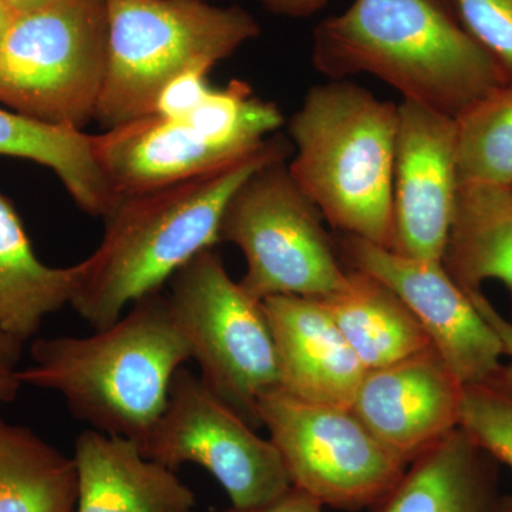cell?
<instances>
[{
  "instance_id": "22",
  "label": "cell",
  "mask_w": 512,
  "mask_h": 512,
  "mask_svg": "<svg viewBox=\"0 0 512 512\" xmlns=\"http://www.w3.org/2000/svg\"><path fill=\"white\" fill-rule=\"evenodd\" d=\"M77 493L73 457L0 416V512H74Z\"/></svg>"
},
{
  "instance_id": "13",
  "label": "cell",
  "mask_w": 512,
  "mask_h": 512,
  "mask_svg": "<svg viewBox=\"0 0 512 512\" xmlns=\"http://www.w3.org/2000/svg\"><path fill=\"white\" fill-rule=\"evenodd\" d=\"M464 384L433 346L366 370L350 409L406 463L457 429Z\"/></svg>"
},
{
  "instance_id": "9",
  "label": "cell",
  "mask_w": 512,
  "mask_h": 512,
  "mask_svg": "<svg viewBox=\"0 0 512 512\" xmlns=\"http://www.w3.org/2000/svg\"><path fill=\"white\" fill-rule=\"evenodd\" d=\"M258 416L293 487L323 507L376 505L409 466L350 407L306 402L276 387L259 399Z\"/></svg>"
},
{
  "instance_id": "5",
  "label": "cell",
  "mask_w": 512,
  "mask_h": 512,
  "mask_svg": "<svg viewBox=\"0 0 512 512\" xmlns=\"http://www.w3.org/2000/svg\"><path fill=\"white\" fill-rule=\"evenodd\" d=\"M107 72L96 119L111 128L153 113L178 74L214 69L261 33L239 6L205 0H106Z\"/></svg>"
},
{
  "instance_id": "4",
  "label": "cell",
  "mask_w": 512,
  "mask_h": 512,
  "mask_svg": "<svg viewBox=\"0 0 512 512\" xmlns=\"http://www.w3.org/2000/svg\"><path fill=\"white\" fill-rule=\"evenodd\" d=\"M397 104L349 80L312 87L289 120V173L326 224L392 249Z\"/></svg>"
},
{
  "instance_id": "21",
  "label": "cell",
  "mask_w": 512,
  "mask_h": 512,
  "mask_svg": "<svg viewBox=\"0 0 512 512\" xmlns=\"http://www.w3.org/2000/svg\"><path fill=\"white\" fill-rule=\"evenodd\" d=\"M0 156L49 168L74 204L92 217L106 218L119 202L97 160L93 134L80 128L53 126L0 109Z\"/></svg>"
},
{
  "instance_id": "14",
  "label": "cell",
  "mask_w": 512,
  "mask_h": 512,
  "mask_svg": "<svg viewBox=\"0 0 512 512\" xmlns=\"http://www.w3.org/2000/svg\"><path fill=\"white\" fill-rule=\"evenodd\" d=\"M93 140L101 170L119 200L211 173L249 156L207 136L187 119L157 114L107 128L93 134Z\"/></svg>"
},
{
  "instance_id": "19",
  "label": "cell",
  "mask_w": 512,
  "mask_h": 512,
  "mask_svg": "<svg viewBox=\"0 0 512 512\" xmlns=\"http://www.w3.org/2000/svg\"><path fill=\"white\" fill-rule=\"evenodd\" d=\"M322 301L366 370L392 365L431 346L409 306L376 276L348 268L343 288Z\"/></svg>"
},
{
  "instance_id": "11",
  "label": "cell",
  "mask_w": 512,
  "mask_h": 512,
  "mask_svg": "<svg viewBox=\"0 0 512 512\" xmlns=\"http://www.w3.org/2000/svg\"><path fill=\"white\" fill-rule=\"evenodd\" d=\"M336 244L346 268L376 276L403 299L461 383L480 382L503 363L497 333L441 261L407 258L353 235L339 234Z\"/></svg>"
},
{
  "instance_id": "12",
  "label": "cell",
  "mask_w": 512,
  "mask_h": 512,
  "mask_svg": "<svg viewBox=\"0 0 512 512\" xmlns=\"http://www.w3.org/2000/svg\"><path fill=\"white\" fill-rule=\"evenodd\" d=\"M397 111L389 251L441 261L460 187L457 120L410 100L397 104Z\"/></svg>"
},
{
  "instance_id": "20",
  "label": "cell",
  "mask_w": 512,
  "mask_h": 512,
  "mask_svg": "<svg viewBox=\"0 0 512 512\" xmlns=\"http://www.w3.org/2000/svg\"><path fill=\"white\" fill-rule=\"evenodd\" d=\"M76 269L37 258L12 201L0 194V332L26 343L72 298Z\"/></svg>"
},
{
  "instance_id": "6",
  "label": "cell",
  "mask_w": 512,
  "mask_h": 512,
  "mask_svg": "<svg viewBox=\"0 0 512 512\" xmlns=\"http://www.w3.org/2000/svg\"><path fill=\"white\" fill-rule=\"evenodd\" d=\"M107 47L106 0H55L16 15L0 35V104L83 130L96 119Z\"/></svg>"
},
{
  "instance_id": "23",
  "label": "cell",
  "mask_w": 512,
  "mask_h": 512,
  "mask_svg": "<svg viewBox=\"0 0 512 512\" xmlns=\"http://www.w3.org/2000/svg\"><path fill=\"white\" fill-rule=\"evenodd\" d=\"M458 183L512 185V84L457 117Z\"/></svg>"
},
{
  "instance_id": "25",
  "label": "cell",
  "mask_w": 512,
  "mask_h": 512,
  "mask_svg": "<svg viewBox=\"0 0 512 512\" xmlns=\"http://www.w3.org/2000/svg\"><path fill=\"white\" fill-rule=\"evenodd\" d=\"M474 39L494 57L512 84V0H454Z\"/></svg>"
},
{
  "instance_id": "10",
  "label": "cell",
  "mask_w": 512,
  "mask_h": 512,
  "mask_svg": "<svg viewBox=\"0 0 512 512\" xmlns=\"http://www.w3.org/2000/svg\"><path fill=\"white\" fill-rule=\"evenodd\" d=\"M187 367L175 373L167 404L140 444L144 456L175 470L197 464L210 471L239 511L279 500L293 487L269 439Z\"/></svg>"
},
{
  "instance_id": "27",
  "label": "cell",
  "mask_w": 512,
  "mask_h": 512,
  "mask_svg": "<svg viewBox=\"0 0 512 512\" xmlns=\"http://www.w3.org/2000/svg\"><path fill=\"white\" fill-rule=\"evenodd\" d=\"M23 345L18 339L0 332V404L16 400L25 384L20 379L19 362Z\"/></svg>"
},
{
  "instance_id": "17",
  "label": "cell",
  "mask_w": 512,
  "mask_h": 512,
  "mask_svg": "<svg viewBox=\"0 0 512 512\" xmlns=\"http://www.w3.org/2000/svg\"><path fill=\"white\" fill-rule=\"evenodd\" d=\"M441 264L467 295L491 279L512 291L511 187L460 184Z\"/></svg>"
},
{
  "instance_id": "1",
  "label": "cell",
  "mask_w": 512,
  "mask_h": 512,
  "mask_svg": "<svg viewBox=\"0 0 512 512\" xmlns=\"http://www.w3.org/2000/svg\"><path fill=\"white\" fill-rule=\"evenodd\" d=\"M291 140L274 134L255 153L211 173L120 198L104 218L92 255L74 265L70 305L96 330L109 328L138 299L220 241L228 202L255 171L291 158Z\"/></svg>"
},
{
  "instance_id": "16",
  "label": "cell",
  "mask_w": 512,
  "mask_h": 512,
  "mask_svg": "<svg viewBox=\"0 0 512 512\" xmlns=\"http://www.w3.org/2000/svg\"><path fill=\"white\" fill-rule=\"evenodd\" d=\"M77 512H192L195 495L136 441L97 430L74 444Z\"/></svg>"
},
{
  "instance_id": "28",
  "label": "cell",
  "mask_w": 512,
  "mask_h": 512,
  "mask_svg": "<svg viewBox=\"0 0 512 512\" xmlns=\"http://www.w3.org/2000/svg\"><path fill=\"white\" fill-rule=\"evenodd\" d=\"M468 296H470L471 301H473L480 315L487 320L488 325L497 333L498 338H500L501 343H503L505 356H510L512 359V322L504 318V316L495 309L493 303L485 298L483 292L473 293V295Z\"/></svg>"
},
{
  "instance_id": "31",
  "label": "cell",
  "mask_w": 512,
  "mask_h": 512,
  "mask_svg": "<svg viewBox=\"0 0 512 512\" xmlns=\"http://www.w3.org/2000/svg\"><path fill=\"white\" fill-rule=\"evenodd\" d=\"M3 2L13 12L20 15V13L32 12V10L43 8V6L49 5V3L55 2V0H3Z\"/></svg>"
},
{
  "instance_id": "2",
  "label": "cell",
  "mask_w": 512,
  "mask_h": 512,
  "mask_svg": "<svg viewBox=\"0 0 512 512\" xmlns=\"http://www.w3.org/2000/svg\"><path fill=\"white\" fill-rule=\"evenodd\" d=\"M312 63L330 80L372 74L454 119L511 84L454 0H355L313 30Z\"/></svg>"
},
{
  "instance_id": "29",
  "label": "cell",
  "mask_w": 512,
  "mask_h": 512,
  "mask_svg": "<svg viewBox=\"0 0 512 512\" xmlns=\"http://www.w3.org/2000/svg\"><path fill=\"white\" fill-rule=\"evenodd\" d=\"M323 505L318 500L306 494L305 491L292 487L285 495L272 504L256 510L239 511L232 508L228 512H322Z\"/></svg>"
},
{
  "instance_id": "33",
  "label": "cell",
  "mask_w": 512,
  "mask_h": 512,
  "mask_svg": "<svg viewBox=\"0 0 512 512\" xmlns=\"http://www.w3.org/2000/svg\"><path fill=\"white\" fill-rule=\"evenodd\" d=\"M497 512H512V498H510V500L504 501V503L498 507Z\"/></svg>"
},
{
  "instance_id": "7",
  "label": "cell",
  "mask_w": 512,
  "mask_h": 512,
  "mask_svg": "<svg viewBox=\"0 0 512 512\" xmlns=\"http://www.w3.org/2000/svg\"><path fill=\"white\" fill-rule=\"evenodd\" d=\"M288 160L255 171L222 217L220 241L241 249L247 262L239 285L259 302L272 296L325 299L348 279L336 238L293 180Z\"/></svg>"
},
{
  "instance_id": "30",
  "label": "cell",
  "mask_w": 512,
  "mask_h": 512,
  "mask_svg": "<svg viewBox=\"0 0 512 512\" xmlns=\"http://www.w3.org/2000/svg\"><path fill=\"white\" fill-rule=\"evenodd\" d=\"M269 12L288 18H309L316 15L329 0H259Z\"/></svg>"
},
{
  "instance_id": "26",
  "label": "cell",
  "mask_w": 512,
  "mask_h": 512,
  "mask_svg": "<svg viewBox=\"0 0 512 512\" xmlns=\"http://www.w3.org/2000/svg\"><path fill=\"white\" fill-rule=\"evenodd\" d=\"M210 69L194 67L178 74L171 82L165 84L164 89L158 94L153 113L164 119L180 120L191 114L200 106L211 90L208 82Z\"/></svg>"
},
{
  "instance_id": "32",
  "label": "cell",
  "mask_w": 512,
  "mask_h": 512,
  "mask_svg": "<svg viewBox=\"0 0 512 512\" xmlns=\"http://www.w3.org/2000/svg\"><path fill=\"white\" fill-rule=\"evenodd\" d=\"M16 15H18V13L13 12L3 0H0V35L9 28L10 23L13 22Z\"/></svg>"
},
{
  "instance_id": "8",
  "label": "cell",
  "mask_w": 512,
  "mask_h": 512,
  "mask_svg": "<svg viewBox=\"0 0 512 512\" xmlns=\"http://www.w3.org/2000/svg\"><path fill=\"white\" fill-rule=\"evenodd\" d=\"M170 282L168 301L202 382L259 429V399L279 387L274 336L262 302L229 276L214 248L194 256Z\"/></svg>"
},
{
  "instance_id": "15",
  "label": "cell",
  "mask_w": 512,
  "mask_h": 512,
  "mask_svg": "<svg viewBox=\"0 0 512 512\" xmlns=\"http://www.w3.org/2000/svg\"><path fill=\"white\" fill-rule=\"evenodd\" d=\"M278 357L279 389L306 402L352 407L366 369L322 299L262 301Z\"/></svg>"
},
{
  "instance_id": "35",
  "label": "cell",
  "mask_w": 512,
  "mask_h": 512,
  "mask_svg": "<svg viewBox=\"0 0 512 512\" xmlns=\"http://www.w3.org/2000/svg\"><path fill=\"white\" fill-rule=\"evenodd\" d=\"M511 188H512V185H511Z\"/></svg>"
},
{
  "instance_id": "34",
  "label": "cell",
  "mask_w": 512,
  "mask_h": 512,
  "mask_svg": "<svg viewBox=\"0 0 512 512\" xmlns=\"http://www.w3.org/2000/svg\"><path fill=\"white\" fill-rule=\"evenodd\" d=\"M205 2H210V0H205Z\"/></svg>"
},
{
  "instance_id": "3",
  "label": "cell",
  "mask_w": 512,
  "mask_h": 512,
  "mask_svg": "<svg viewBox=\"0 0 512 512\" xmlns=\"http://www.w3.org/2000/svg\"><path fill=\"white\" fill-rule=\"evenodd\" d=\"M25 386L52 390L93 430L143 443L167 404L175 373L191 359L168 295L138 299L87 338L37 339Z\"/></svg>"
},
{
  "instance_id": "24",
  "label": "cell",
  "mask_w": 512,
  "mask_h": 512,
  "mask_svg": "<svg viewBox=\"0 0 512 512\" xmlns=\"http://www.w3.org/2000/svg\"><path fill=\"white\" fill-rule=\"evenodd\" d=\"M458 426L512 470V360L480 382L464 384Z\"/></svg>"
},
{
  "instance_id": "18",
  "label": "cell",
  "mask_w": 512,
  "mask_h": 512,
  "mask_svg": "<svg viewBox=\"0 0 512 512\" xmlns=\"http://www.w3.org/2000/svg\"><path fill=\"white\" fill-rule=\"evenodd\" d=\"M484 456L458 426L410 461L376 512H497L491 507Z\"/></svg>"
}]
</instances>
